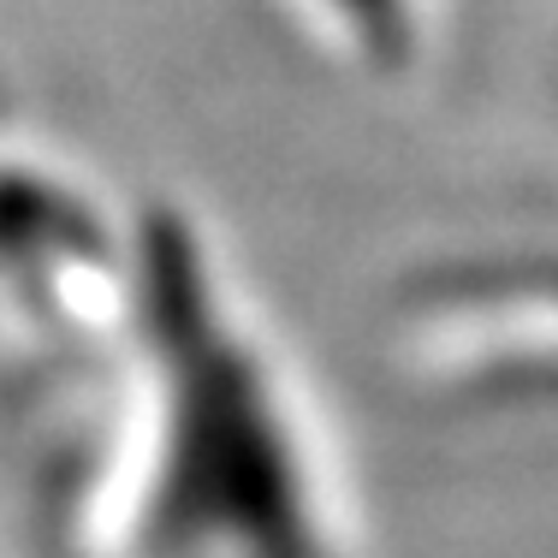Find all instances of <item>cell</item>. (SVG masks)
<instances>
[{"mask_svg":"<svg viewBox=\"0 0 558 558\" xmlns=\"http://www.w3.org/2000/svg\"><path fill=\"white\" fill-rule=\"evenodd\" d=\"M298 24L363 77L404 84L428 48L434 0H286Z\"/></svg>","mask_w":558,"mask_h":558,"instance_id":"1","label":"cell"},{"mask_svg":"<svg viewBox=\"0 0 558 558\" xmlns=\"http://www.w3.org/2000/svg\"><path fill=\"white\" fill-rule=\"evenodd\" d=\"M535 119H541V131H547V143L558 149V43H553V54L535 77Z\"/></svg>","mask_w":558,"mask_h":558,"instance_id":"2","label":"cell"}]
</instances>
